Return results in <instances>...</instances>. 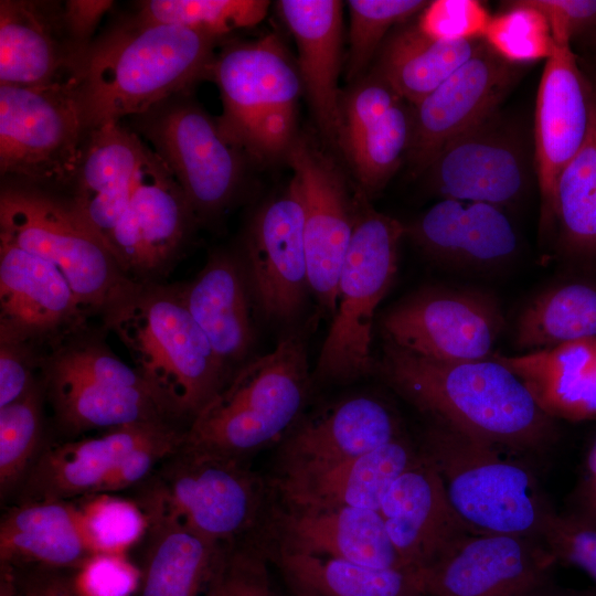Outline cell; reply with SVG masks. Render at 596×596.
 <instances>
[{"label":"cell","instance_id":"1","mask_svg":"<svg viewBox=\"0 0 596 596\" xmlns=\"http://www.w3.org/2000/svg\"><path fill=\"white\" fill-rule=\"evenodd\" d=\"M376 372L427 421L513 455L540 453L557 426L525 383L498 359L444 362L384 341Z\"/></svg>","mask_w":596,"mask_h":596},{"label":"cell","instance_id":"42","mask_svg":"<svg viewBox=\"0 0 596 596\" xmlns=\"http://www.w3.org/2000/svg\"><path fill=\"white\" fill-rule=\"evenodd\" d=\"M349 50L345 77L355 83L365 76L370 63L385 42L387 32L428 4L423 0H350Z\"/></svg>","mask_w":596,"mask_h":596},{"label":"cell","instance_id":"27","mask_svg":"<svg viewBox=\"0 0 596 596\" xmlns=\"http://www.w3.org/2000/svg\"><path fill=\"white\" fill-rule=\"evenodd\" d=\"M403 434L400 417L386 402L368 394L348 396L298 421L284 438L281 468L340 462Z\"/></svg>","mask_w":596,"mask_h":596},{"label":"cell","instance_id":"32","mask_svg":"<svg viewBox=\"0 0 596 596\" xmlns=\"http://www.w3.org/2000/svg\"><path fill=\"white\" fill-rule=\"evenodd\" d=\"M280 547L379 568H409L376 510L341 507L289 509L278 518Z\"/></svg>","mask_w":596,"mask_h":596},{"label":"cell","instance_id":"31","mask_svg":"<svg viewBox=\"0 0 596 596\" xmlns=\"http://www.w3.org/2000/svg\"><path fill=\"white\" fill-rule=\"evenodd\" d=\"M145 147L120 123L103 124L86 136L70 200L106 243L127 204Z\"/></svg>","mask_w":596,"mask_h":596},{"label":"cell","instance_id":"7","mask_svg":"<svg viewBox=\"0 0 596 596\" xmlns=\"http://www.w3.org/2000/svg\"><path fill=\"white\" fill-rule=\"evenodd\" d=\"M207 76L220 89L216 121L232 145L258 161L288 155L304 89L297 64L275 35L223 49Z\"/></svg>","mask_w":596,"mask_h":596},{"label":"cell","instance_id":"30","mask_svg":"<svg viewBox=\"0 0 596 596\" xmlns=\"http://www.w3.org/2000/svg\"><path fill=\"white\" fill-rule=\"evenodd\" d=\"M279 14L298 52L297 67L321 132L337 141L342 96L343 3L339 0H281Z\"/></svg>","mask_w":596,"mask_h":596},{"label":"cell","instance_id":"36","mask_svg":"<svg viewBox=\"0 0 596 596\" xmlns=\"http://www.w3.org/2000/svg\"><path fill=\"white\" fill-rule=\"evenodd\" d=\"M482 43L483 38L440 41L425 34L417 24L405 25L385 40L372 73L415 106L465 64Z\"/></svg>","mask_w":596,"mask_h":596},{"label":"cell","instance_id":"38","mask_svg":"<svg viewBox=\"0 0 596 596\" xmlns=\"http://www.w3.org/2000/svg\"><path fill=\"white\" fill-rule=\"evenodd\" d=\"M596 337V283L570 280L543 290L520 312L514 345L522 353Z\"/></svg>","mask_w":596,"mask_h":596},{"label":"cell","instance_id":"21","mask_svg":"<svg viewBox=\"0 0 596 596\" xmlns=\"http://www.w3.org/2000/svg\"><path fill=\"white\" fill-rule=\"evenodd\" d=\"M426 172L441 199L500 207L519 201L530 182L523 145L496 114L450 140Z\"/></svg>","mask_w":596,"mask_h":596},{"label":"cell","instance_id":"17","mask_svg":"<svg viewBox=\"0 0 596 596\" xmlns=\"http://www.w3.org/2000/svg\"><path fill=\"white\" fill-rule=\"evenodd\" d=\"M520 74L483 40L479 50L412 110L407 161L414 174L427 171L454 138L494 115Z\"/></svg>","mask_w":596,"mask_h":596},{"label":"cell","instance_id":"25","mask_svg":"<svg viewBox=\"0 0 596 596\" xmlns=\"http://www.w3.org/2000/svg\"><path fill=\"white\" fill-rule=\"evenodd\" d=\"M422 456L419 445L403 434L340 462L281 468L277 487L289 509L352 507L377 511L390 486Z\"/></svg>","mask_w":596,"mask_h":596},{"label":"cell","instance_id":"43","mask_svg":"<svg viewBox=\"0 0 596 596\" xmlns=\"http://www.w3.org/2000/svg\"><path fill=\"white\" fill-rule=\"evenodd\" d=\"M483 40L503 60L517 65L547 60L554 49L546 18L526 0L512 1L507 11L491 17Z\"/></svg>","mask_w":596,"mask_h":596},{"label":"cell","instance_id":"14","mask_svg":"<svg viewBox=\"0 0 596 596\" xmlns=\"http://www.w3.org/2000/svg\"><path fill=\"white\" fill-rule=\"evenodd\" d=\"M196 222L174 175L146 145L127 204L107 238L123 272L134 281H153Z\"/></svg>","mask_w":596,"mask_h":596},{"label":"cell","instance_id":"54","mask_svg":"<svg viewBox=\"0 0 596 596\" xmlns=\"http://www.w3.org/2000/svg\"><path fill=\"white\" fill-rule=\"evenodd\" d=\"M564 514L596 529V437L584 462L581 479Z\"/></svg>","mask_w":596,"mask_h":596},{"label":"cell","instance_id":"3","mask_svg":"<svg viewBox=\"0 0 596 596\" xmlns=\"http://www.w3.org/2000/svg\"><path fill=\"white\" fill-rule=\"evenodd\" d=\"M104 315L177 418L191 422L230 380L178 286L134 281Z\"/></svg>","mask_w":596,"mask_h":596},{"label":"cell","instance_id":"24","mask_svg":"<svg viewBox=\"0 0 596 596\" xmlns=\"http://www.w3.org/2000/svg\"><path fill=\"white\" fill-rule=\"evenodd\" d=\"M405 228L427 258L451 269H494L519 249L511 220L502 207L488 203L441 199Z\"/></svg>","mask_w":596,"mask_h":596},{"label":"cell","instance_id":"51","mask_svg":"<svg viewBox=\"0 0 596 596\" xmlns=\"http://www.w3.org/2000/svg\"><path fill=\"white\" fill-rule=\"evenodd\" d=\"M546 18L554 43L571 44L573 38L596 33V0H526Z\"/></svg>","mask_w":596,"mask_h":596},{"label":"cell","instance_id":"22","mask_svg":"<svg viewBox=\"0 0 596 596\" xmlns=\"http://www.w3.org/2000/svg\"><path fill=\"white\" fill-rule=\"evenodd\" d=\"M411 137L412 110L374 73L353 83L342 96L337 142L366 198L380 192L398 170Z\"/></svg>","mask_w":596,"mask_h":596},{"label":"cell","instance_id":"41","mask_svg":"<svg viewBox=\"0 0 596 596\" xmlns=\"http://www.w3.org/2000/svg\"><path fill=\"white\" fill-rule=\"evenodd\" d=\"M43 381L25 395L0 407V492L19 489L41 453Z\"/></svg>","mask_w":596,"mask_h":596},{"label":"cell","instance_id":"29","mask_svg":"<svg viewBox=\"0 0 596 596\" xmlns=\"http://www.w3.org/2000/svg\"><path fill=\"white\" fill-rule=\"evenodd\" d=\"M171 421L136 423L41 450L20 487V502L95 494L119 461Z\"/></svg>","mask_w":596,"mask_h":596},{"label":"cell","instance_id":"5","mask_svg":"<svg viewBox=\"0 0 596 596\" xmlns=\"http://www.w3.org/2000/svg\"><path fill=\"white\" fill-rule=\"evenodd\" d=\"M418 445L471 530L541 540L554 509L535 473L513 454L433 421Z\"/></svg>","mask_w":596,"mask_h":596},{"label":"cell","instance_id":"28","mask_svg":"<svg viewBox=\"0 0 596 596\" xmlns=\"http://www.w3.org/2000/svg\"><path fill=\"white\" fill-rule=\"evenodd\" d=\"M178 288L231 379L251 360L256 340V308L241 258L215 252L192 281Z\"/></svg>","mask_w":596,"mask_h":596},{"label":"cell","instance_id":"2","mask_svg":"<svg viewBox=\"0 0 596 596\" xmlns=\"http://www.w3.org/2000/svg\"><path fill=\"white\" fill-rule=\"evenodd\" d=\"M217 40L193 29L129 20L94 40L76 86L88 129L185 93L209 75Z\"/></svg>","mask_w":596,"mask_h":596},{"label":"cell","instance_id":"16","mask_svg":"<svg viewBox=\"0 0 596 596\" xmlns=\"http://www.w3.org/2000/svg\"><path fill=\"white\" fill-rule=\"evenodd\" d=\"M556 563L540 539L472 532L422 571L424 596H524Z\"/></svg>","mask_w":596,"mask_h":596},{"label":"cell","instance_id":"40","mask_svg":"<svg viewBox=\"0 0 596 596\" xmlns=\"http://www.w3.org/2000/svg\"><path fill=\"white\" fill-rule=\"evenodd\" d=\"M265 0H147L137 2L129 20L138 25H178L221 39L259 23L267 14Z\"/></svg>","mask_w":596,"mask_h":596},{"label":"cell","instance_id":"48","mask_svg":"<svg viewBox=\"0 0 596 596\" xmlns=\"http://www.w3.org/2000/svg\"><path fill=\"white\" fill-rule=\"evenodd\" d=\"M541 540L557 563L576 566L596 582L595 528L554 510L544 525Z\"/></svg>","mask_w":596,"mask_h":596},{"label":"cell","instance_id":"35","mask_svg":"<svg viewBox=\"0 0 596 596\" xmlns=\"http://www.w3.org/2000/svg\"><path fill=\"white\" fill-rule=\"evenodd\" d=\"M494 358L520 376L554 419H596V337Z\"/></svg>","mask_w":596,"mask_h":596},{"label":"cell","instance_id":"11","mask_svg":"<svg viewBox=\"0 0 596 596\" xmlns=\"http://www.w3.org/2000/svg\"><path fill=\"white\" fill-rule=\"evenodd\" d=\"M77 83L0 85V171L33 187L72 185L89 131Z\"/></svg>","mask_w":596,"mask_h":596},{"label":"cell","instance_id":"18","mask_svg":"<svg viewBox=\"0 0 596 596\" xmlns=\"http://www.w3.org/2000/svg\"><path fill=\"white\" fill-rule=\"evenodd\" d=\"M287 159L301 193L310 291L333 316L339 274L355 223L356 194L351 196L337 167L306 140L297 138Z\"/></svg>","mask_w":596,"mask_h":596},{"label":"cell","instance_id":"37","mask_svg":"<svg viewBox=\"0 0 596 596\" xmlns=\"http://www.w3.org/2000/svg\"><path fill=\"white\" fill-rule=\"evenodd\" d=\"M277 556L295 592L317 596H424L422 571L379 568L284 549Z\"/></svg>","mask_w":596,"mask_h":596},{"label":"cell","instance_id":"33","mask_svg":"<svg viewBox=\"0 0 596 596\" xmlns=\"http://www.w3.org/2000/svg\"><path fill=\"white\" fill-rule=\"evenodd\" d=\"M95 554L74 501L19 502L1 519V564L76 571Z\"/></svg>","mask_w":596,"mask_h":596},{"label":"cell","instance_id":"19","mask_svg":"<svg viewBox=\"0 0 596 596\" xmlns=\"http://www.w3.org/2000/svg\"><path fill=\"white\" fill-rule=\"evenodd\" d=\"M85 315L56 266L0 242V341L53 350L84 330Z\"/></svg>","mask_w":596,"mask_h":596},{"label":"cell","instance_id":"49","mask_svg":"<svg viewBox=\"0 0 596 596\" xmlns=\"http://www.w3.org/2000/svg\"><path fill=\"white\" fill-rule=\"evenodd\" d=\"M83 596H131L137 593L140 572L123 553H97L74 571Z\"/></svg>","mask_w":596,"mask_h":596},{"label":"cell","instance_id":"57","mask_svg":"<svg viewBox=\"0 0 596 596\" xmlns=\"http://www.w3.org/2000/svg\"><path fill=\"white\" fill-rule=\"evenodd\" d=\"M295 593H296V596H317V595L307 594V593H299V592H295Z\"/></svg>","mask_w":596,"mask_h":596},{"label":"cell","instance_id":"46","mask_svg":"<svg viewBox=\"0 0 596 596\" xmlns=\"http://www.w3.org/2000/svg\"><path fill=\"white\" fill-rule=\"evenodd\" d=\"M491 20L477 0H436L422 10L417 26L428 36L458 42L482 39Z\"/></svg>","mask_w":596,"mask_h":596},{"label":"cell","instance_id":"55","mask_svg":"<svg viewBox=\"0 0 596 596\" xmlns=\"http://www.w3.org/2000/svg\"><path fill=\"white\" fill-rule=\"evenodd\" d=\"M524 596H596L586 592L566 590L554 586L551 581L538 586Z\"/></svg>","mask_w":596,"mask_h":596},{"label":"cell","instance_id":"53","mask_svg":"<svg viewBox=\"0 0 596 596\" xmlns=\"http://www.w3.org/2000/svg\"><path fill=\"white\" fill-rule=\"evenodd\" d=\"M113 4L114 1L110 0H67L64 2L62 8L63 25L82 62L94 41L93 34L100 19Z\"/></svg>","mask_w":596,"mask_h":596},{"label":"cell","instance_id":"45","mask_svg":"<svg viewBox=\"0 0 596 596\" xmlns=\"http://www.w3.org/2000/svg\"><path fill=\"white\" fill-rule=\"evenodd\" d=\"M203 596H274L264 550L249 541L223 546Z\"/></svg>","mask_w":596,"mask_h":596},{"label":"cell","instance_id":"6","mask_svg":"<svg viewBox=\"0 0 596 596\" xmlns=\"http://www.w3.org/2000/svg\"><path fill=\"white\" fill-rule=\"evenodd\" d=\"M404 236V224L375 211L363 193H356L355 223L339 274L336 311L312 377L349 383L375 370L373 319L396 276Z\"/></svg>","mask_w":596,"mask_h":596},{"label":"cell","instance_id":"13","mask_svg":"<svg viewBox=\"0 0 596 596\" xmlns=\"http://www.w3.org/2000/svg\"><path fill=\"white\" fill-rule=\"evenodd\" d=\"M504 326L503 312L492 296L448 286L418 288L380 319L384 341L444 362L493 358Z\"/></svg>","mask_w":596,"mask_h":596},{"label":"cell","instance_id":"39","mask_svg":"<svg viewBox=\"0 0 596 596\" xmlns=\"http://www.w3.org/2000/svg\"><path fill=\"white\" fill-rule=\"evenodd\" d=\"M560 245L565 255L596 263V93L587 138L562 171L555 191Z\"/></svg>","mask_w":596,"mask_h":596},{"label":"cell","instance_id":"23","mask_svg":"<svg viewBox=\"0 0 596 596\" xmlns=\"http://www.w3.org/2000/svg\"><path fill=\"white\" fill-rule=\"evenodd\" d=\"M422 455L390 486L377 510L402 562L417 571L475 532L456 513L436 469Z\"/></svg>","mask_w":596,"mask_h":596},{"label":"cell","instance_id":"10","mask_svg":"<svg viewBox=\"0 0 596 596\" xmlns=\"http://www.w3.org/2000/svg\"><path fill=\"white\" fill-rule=\"evenodd\" d=\"M135 500L155 502L215 547L255 528L264 501L260 479L245 460L180 447L135 487Z\"/></svg>","mask_w":596,"mask_h":596},{"label":"cell","instance_id":"44","mask_svg":"<svg viewBox=\"0 0 596 596\" xmlns=\"http://www.w3.org/2000/svg\"><path fill=\"white\" fill-rule=\"evenodd\" d=\"M85 532L96 553H123L142 539L148 520L135 501L111 493L79 498Z\"/></svg>","mask_w":596,"mask_h":596},{"label":"cell","instance_id":"15","mask_svg":"<svg viewBox=\"0 0 596 596\" xmlns=\"http://www.w3.org/2000/svg\"><path fill=\"white\" fill-rule=\"evenodd\" d=\"M241 258L256 310L273 323H291L310 291L304 209L297 180L254 215Z\"/></svg>","mask_w":596,"mask_h":596},{"label":"cell","instance_id":"4","mask_svg":"<svg viewBox=\"0 0 596 596\" xmlns=\"http://www.w3.org/2000/svg\"><path fill=\"white\" fill-rule=\"evenodd\" d=\"M311 382L306 332L296 330L233 374L189 423L182 445L246 461L294 428L302 417Z\"/></svg>","mask_w":596,"mask_h":596},{"label":"cell","instance_id":"52","mask_svg":"<svg viewBox=\"0 0 596 596\" xmlns=\"http://www.w3.org/2000/svg\"><path fill=\"white\" fill-rule=\"evenodd\" d=\"M6 566L11 571L19 596H83L75 584L74 571L39 565Z\"/></svg>","mask_w":596,"mask_h":596},{"label":"cell","instance_id":"12","mask_svg":"<svg viewBox=\"0 0 596 596\" xmlns=\"http://www.w3.org/2000/svg\"><path fill=\"white\" fill-rule=\"evenodd\" d=\"M185 93L131 117L134 131L172 172L196 220H207L233 200L243 174L242 151Z\"/></svg>","mask_w":596,"mask_h":596},{"label":"cell","instance_id":"47","mask_svg":"<svg viewBox=\"0 0 596 596\" xmlns=\"http://www.w3.org/2000/svg\"><path fill=\"white\" fill-rule=\"evenodd\" d=\"M184 432L170 424L135 447L119 461L96 493H114L141 483L167 456L180 447Z\"/></svg>","mask_w":596,"mask_h":596},{"label":"cell","instance_id":"9","mask_svg":"<svg viewBox=\"0 0 596 596\" xmlns=\"http://www.w3.org/2000/svg\"><path fill=\"white\" fill-rule=\"evenodd\" d=\"M58 423L71 432L177 418L161 393L100 343L77 336L42 361Z\"/></svg>","mask_w":596,"mask_h":596},{"label":"cell","instance_id":"50","mask_svg":"<svg viewBox=\"0 0 596 596\" xmlns=\"http://www.w3.org/2000/svg\"><path fill=\"white\" fill-rule=\"evenodd\" d=\"M43 358L31 344L0 341V407L21 398L39 382L34 369L42 366Z\"/></svg>","mask_w":596,"mask_h":596},{"label":"cell","instance_id":"56","mask_svg":"<svg viewBox=\"0 0 596 596\" xmlns=\"http://www.w3.org/2000/svg\"><path fill=\"white\" fill-rule=\"evenodd\" d=\"M0 596H19L11 571L6 565H0Z\"/></svg>","mask_w":596,"mask_h":596},{"label":"cell","instance_id":"20","mask_svg":"<svg viewBox=\"0 0 596 596\" xmlns=\"http://www.w3.org/2000/svg\"><path fill=\"white\" fill-rule=\"evenodd\" d=\"M593 97L594 91L581 72L571 44L554 43L535 107V159L541 225L545 228L556 220L557 180L587 138Z\"/></svg>","mask_w":596,"mask_h":596},{"label":"cell","instance_id":"26","mask_svg":"<svg viewBox=\"0 0 596 596\" xmlns=\"http://www.w3.org/2000/svg\"><path fill=\"white\" fill-rule=\"evenodd\" d=\"M53 1H0V85L43 87L76 82L74 51Z\"/></svg>","mask_w":596,"mask_h":596},{"label":"cell","instance_id":"8","mask_svg":"<svg viewBox=\"0 0 596 596\" xmlns=\"http://www.w3.org/2000/svg\"><path fill=\"white\" fill-rule=\"evenodd\" d=\"M0 242L58 268L86 311L104 310L134 280L70 199L23 184L0 193Z\"/></svg>","mask_w":596,"mask_h":596},{"label":"cell","instance_id":"34","mask_svg":"<svg viewBox=\"0 0 596 596\" xmlns=\"http://www.w3.org/2000/svg\"><path fill=\"white\" fill-rule=\"evenodd\" d=\"M148 525L139 542L138 596H203L221 547L191 531L161 505L135 500Z\"/></svg>","mask_w":596,"mask_h":596}]
</instances>
